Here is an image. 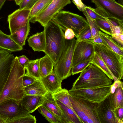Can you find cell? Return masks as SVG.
Instances as JSON below:
<instances>
[{"label":"cell","mask_w":123,"mask_h":123,"mask_svg":"<svg viewBox=\"0 0 123 123\" xmlns=\"http://www.w3.org/2000/svg\"><path fill=\"white\" fill-rule=\"evenodd\" d=\"M53 0H37L30 11L29 18L30 20L44 10Z\"/></svg>","instance_id":"obj_29"},{"label":"cell","mask_w":123,"mask_h":123,"mask_svg":"<svg viewBox=\"0 0 123 123\" xmlns=\"http://www.w3.org/2000/svg\"><path fill=\"white\" fill-rule=\"evenodd\" d=\"M71 3L70 0H53L44 10L30 21L33 23L38 22L44 28L64 7Z\"/></svg>","instance_id":"obj_9"},{"label":"cell","mask_w":123,"mask_h":123,"mask_svg":"<svg viewBox=\"0 0 123 123\" xmlns=\"http://www.w3.org/2000/svg\"></svg>","instance_id":"obj_53"},{"label":"cell","mask_w":123,"mask_h":123,"mask_svg":"<svg viewBox=\"0 0 123 123\" xmlns=\"http://www.w3.org/2000/svg\"><path fill=\"white\" fill-rule=\"evenodd\" d=\"M44 96L25 95L20 103L22 106L30 113L34 112L42 105Z\"/></svg>","instance_id":"obj_17"},{"label":"cell","mask_w":123,"mask_h":123,"mask_svg":"<svg viewBox=\"0 0 123 123\" xmlns=\"http://www.w3.org/2000/svg\"><path fill=\"white\" fill-rule=\"evenodd\" d=\"M36 119L35 116L28 115L14 117L9 120L7 123H36Z\"/></svg>","instance_id":"obj_33"},{"label":"cell","mask_w":123,"mask_h":123,"mask_svg":"<svg viewBox=\"0 0 123 123\" xmlns=\"http://www.w3.org/2000/svg\"><path fill=\"white\" fill-rule=\"evenodd\" d=\"M111 85L91 88H72L68 92L69 95L73 98L98 104L104 100L110 95Z\"/></svg>","instance_id":"obj_8"},{"label":"cell","mask_w":123,"mask_h":123,"mask_svg":"<svg viewBox=\"0 0 123 123\" xmlns=\"http://www.w3.org/2000/svg\"><path fill=\"white\" fill-rule=\"evenodd\" d=\"M30 11L25 8H19L8 15L7 20L11 34L19 28L26 25L29 19Z\"/></svg>","instance_id":"obj_15"},{"label":"cell","mask_w":123,"mask_h":123,"mask_svg":"<svg viewBox=\"0 0 123 123\" xmlns=\"http://www.w3.org/2000/svg\"><path fill=\"white\" fill-rule=\"evenodd\" d=\"M94 50V44L88 40L78 41L74 52L72 67L78 63L90 60Z\"/></svg>","instance_id":"obj_12"},{"label":"cell","mask_w":123,"mask_h":123,"mask_svg":"<svg viewBox=\"0 0 123 123\" xmlns=\"http://www.w3.org/2000/svg\"><path fill=\"white\" fill-rule=\"evenodd\" d=\"M116 111L113 107L110 94L96 106V114L100 123H123V120L117 116Z\"/></svg>","instance_id":"obj_10"},{"label":"cell","mask_w":123,"mask_h":123,"mask_svg":"<svg viewBox=\"0 0 123 123\" xmlns=\"http://www.w3.org/2000/svg\"><path fill=\"white\" fill-rule=\"evenodd\" d=\"M91 63L95 65L107 75L114 81H115L113 75L109 70L101 58L95 51L90 59Z\"/></svg>","instance_id":"obj_28"},{"label":"cell","mask_w":123,"mask_h":123,"mask_svg":"<svg viewBox=\"0 0 123 123\" xmlns=\"http://www.w3.org/2000/svg\"><path fill=\"white\" fill-rule=\"evenodd\" d=\"M25 71L15 57L3 90L0 95V103L12 99L20 102L25 96L23 79Z\"/></svg>","instance_id":"obj_1"},{"label":"cell","mask_w":123,"mask_h":123,"mask_svg":"<svg viewBox=\"0 0 123 123\" xmlns=\"http://www.w3.org/2000/svg\"><path fill=\"white\" fill-rule=\"evenodd\" d=\"M91 64L90 60L80 62L72 67L71 73L72 75L82 72L86 69Z\"/></svg>","instance_id":"obj_36"},{"label":"cell","mask_w":123,"mask_h":123,"mask_svg":"<svg viewBox=\"0 0 123 123\" xmlns=\"http://www.w3.org/2000/svg\"><path fill=\"white\" fill-rule=\"evenodd\" d=\"M109 18H114L123 21V6L112 0H92Z\"/></svg>","instance_id":"obj_11"},{"label":"cell","mask_w":123,"mask_h":123,"mask_svg":"<svg viewBox=\"0 0 123 123\" xmlns=\"http://www.w3.org/2000/svg\"><path fill=\"white\" fill-rule=\"evenodd\" d=\"M113 80L98 67L91 63L80 73L72 88L87 89L110 86L113 84Z\"/></svg>","instance_id":"obj_3"},{"label":"cell","mask_w":123,"mask_h":123,"mask_svg":"<svg viewBox=\"0 0 123 123\" xmlns=\"http://www.w3.org/2000/svg\"><path fill=\"white\" fill-rule=\"evenodd\" d=\"M8 119L9 118L6 116L0 115V123H7Z\"/></svg>","instance_id":"obj_48"},{"label":"cell","mask_w":123,"mask_h":123,"mask_svg":"<svg viewBox=\"0 0 123 123\" xmlns=\"http://www.w3.org/2000/svg\"><path fill=\"white\" fill-rule=\"evenodd\" d=\"M25 95L44 96L48 92L40 79L36 80L31 84L24 87Z\"/></svg>","instance_id":"obj_22"},{"label":"cell","mask_w":123,"mask_h":123,"mask_svg":"<svg viewBox=\"0 0 123 123\" xmlns=\"http://www.w3.org/2000/svg\"><path fill=\"white\" fill-rule=\"evenodd\" d=\"M87 40L93 43L94 44H100L104 45L103 40L99 33L96 35L93 38Z\"/></svg>","instance_id":"obj_45"},{"label":"cell","mask_w":123,"mask_h":123,"mask_svg":"<svg viewBox=\"0 0 123 123\" xmlns=\"http://www.w3.org/2000/svg\"><path fill=\"white\" fill-rule=\"evenodd\" d=\"M113 39L122 46L123 45V34L111 37Z\"/></svg>","instance_id":"obj_46"},{"label":"cell","mask_w":123,"mask_h":123,"mask_svg":"<svg viewBox=\"0 0 123 123\" xmlns=\"http://www.w3.org/2000/svg\"><path fill=\"white\" fill-rule=\"evenodd\" d=\"M123 108L120 107L117 108L116 111L117 117L123 120Z\"/></svg>","instance_id":"obj_47"},{"label":"cell","mask_w":123,"mask_h":123,"mask_svg":"<svg viewBox=\"0 0 123 123\" xmlns=\"http://www.w3.org/2000/svg\"><path fill=\"white\" fill-rule=\"evenodd\" d=\"M78 42L74 38L70 40L65 39L61 53L54 64L53 70L62 81L72 74L73 54Z\"/></svg>","instance_id":"obj_5"},{"label":"cell","mask_w":123,"mask_h":123,"mask_svg":"<svg viewBox=\"0 0 123 123\" xmlns=\"http://www.w3.org/2000/svg\"><path fill=\"white\" fill-rule=\"evenodd\" d=\"M123 83L121 80H117L113 83L111 86V93H113L116 89L117 87H123Z\"/></svg>","instance_id":"obj_43"},{"label":"cell","mask_w":123,"mask_h":123,"mask_svg":"<svg viewBox=\"0 0 123 123\" xmlns=\"http://www.w3.org/2000/svg\"><path fill=\"white\" fill-rule=\"evenodd\" d=\"M36 80L33 78L24 75L23 79V84L24 87L28 86L34 83Z\"/></svg>","instance_id":"obj_40"},{"label":"cell","mask_w":123,"mask_h":123,"mask_svg":"<svg viewBox=\"0 0 123 123\" xmlns=\"http://www.w3.org/2000/svg\"><path fill=\"white\" fill-rule=\"evenodd\" d=\"M41 78L51 73L53 71L54 64L51 58L47 55L39 59Z\"/></svg>","instance_id":"obj_25"},{"label":"cell","mask_w":123,"mask_h":123,"mask_svg":"<svg viewBox=\"0 0 123 123\" xmlns=\"http://www.w3.org/2000/svg\"><path fill=\"white\" fill-rule=\"evenodd\" d=\"M6 0H0V10Z\"/></svg>","instance_id":"obj_49"},{"label":"cell","mask_w":123,"mask_h":123,"mask_svg":"<svg viewBox=\"0 0 123 123\" xmlns=\"http://www.w3.org/2000/svg\"><path fill=\"white\" fill-rule=\"evenodd\" d=\"M55 100L62 112L65 123H83L73 110L58 101Z\"/></svg>","instance_id":"obj_24"},{"label":"cell","mask_w":123,"mask_h":123,"mask_svg":"<svg viewBox=\"0 0 123 123\" xmlns=\"http://www.w3.org/2000/svg\"><path fill=\"white\" fill-rule=\"evenodd\" d=\"M46 47L44 53L52 60L55 64L63 49L65 42L64 31L53 19L44 27Z\"/></svg>","instance_id":"obj_2"},{"label":"cell","mask_w":123,"mask_h":123,"mask_svg":"<svg viewBox=\"0 0 123 123\" xmlns=\"http://www.w3.org/2000/svg\"><path fill=\"white\" fill-rule=\"evenodd\" d=\"M72 1L81 12H82L87 6L82 2L81 0H72Z\"/></svg>","instance_id":"obj_44"},{"label":"cell","mask_w":123,"mask_h":123,"mask_svg":"<svg viewBox=\"0 0 123 123\" xmlns=\"http://www.w3.org/2000/svg\"><path fill=\"white\" fill-rule=\"evenodd\" d=\"M16 4L19 5L23 0H14Z\"/></svg>","instance_id":"obj_50"},{"label":"cell","mask_w":123,"mask_h":123,"mask_svg":"<svg viewBox=\"0 0 123 123\" xmlns=\"http://www.w3.org/2000/svg\"><path fill=\"white\" fill-rule=\"evenodd\" d=\"M37 0H23L19 5L20 9H26L31 10Z\"/></svg>","instance_id":"obj_38"},{"label":"cell","mask_w":123,"mask_h":123,"mask_svg":"<svg viewBox=\"0 0 123 123\" xmlns=\"http://www.w3.org/2000/svg\"></svg>","instance_id":"obj_52"},{"label":"cell","mask_w":123,"mask_h":123,"mask_svg":"<svg viewBox=\"0 0 123 123\" xmlns=\"http://www.w3.org/2000/svg\"><path fill=\"white\" fill-rule=\"evenodd\" d=\"M40 80L47 91L52 94L62 88V80L53 70L51 73L41 78Z\"/></svg>","instance_id":"obj_16"},{"label":"cell","mask_w":123,"mask_h":123,"mask_svg":"<svg viewBox=\"0 0 123 123\" xmlns=\"http://www.w3.org/2000/svg\"><path fill=\"white\" fill-rule=\"evenodd\" d=\"M99 33L103 40L104 45L120 55L123 56V46L113 39L111 36L100 30Z\"/></svg>","instance_id":"obj_23"},{"label":"cell","mask_w":123,"mask_h":123,"mask_svg":"<svg viewBox=\"0 0 123 123\" xmlns=\"http://www.w3.org/2000/svg\"><path fill=\"white\" fill-rule=\"evenodd\" d=\"M52 95L55 100L60 102L75 112L69 98V95L67 89L62 88L52 94Z\"/></svg>","instance_id":"obj_27"},{"label":"cell","mask_w":123,"mask_h":123,"mask_svg":"<svg viewBox=\"0 0 123 123\" xmlns=\"http://www.w3.org/2000/svg\"><path fill=\"white\" fill-rule=\"evenodd\" d=\"M39 59L30 60L28 64L24 68L26 70L25 75L30 76L35 80L41 78L39 65Z\"/></svg>","instance_id":"obj_26"},{"label":"cell","mask_w":123,"mask_h":123,"mask_svg":"<svg viewBox=\"0 0 123 123\" xmlns=\"http://www.w3.org/2000/svg\"><path fill=\"white\" fill-rule=\"evenodd\" d=\"M18 61L21 66L24 69L28 64L30 60L25 55H22L18 57Z\"/></svg>","instance_id":"obj_42"},{"label":"cell","mask_w":123,"mask_h":123,"mask_svg":"<svg viewBox=\"0 0 123 123\" xmlns=\"http://www.w3.org/2000/svg\"><path fill=\"white\" fill-rule=\"evenodd\" d=\"M118 0V2H119V3L121 5H122L123 6V0Z\"/></svg>","instance_id":"obj_51"},{"label":"cell","mask_w":123,"mask_h":123,"mask_svg":"<svg viewBox=\"0 0 123 123\" xmlns=\"http://www.w3.org/2000/svg\"><path fill=\"white\" fill-rule=\"evenodd\" d=\"M30 114L27 110L22 106L19 102L9 99L0 103V115L7 117L9 118L8 120L16 117L24 116Z\"/></svg>","instance_id":"obj_13"},{"label":"cell","mask_w":123,"mask_h":123,"mask_svg":"<svg viewBox=\"0 0 123 123\" xmlns=\"http://www.w3.org/2000/svg\"><path fill=\"white\" fill-rule=\"evenodd\" d=\"M110 94L114 110H116L119 108H123V88L117 87L113 93Z\"/></svg>","instance_id":"obj_30"},{"label":"cell","mask_w":123,"mask_h":123,"mask_svg":"<svg viewBox=\"0 0 123 123\" xmlns=\"http://www.w3.org/2000/svg\"><path fill=\"white\" fill-rule=\"evenodd\" d=\"M23 49V48L16 43L9 35L0 30V49L6 50L11 53Z\"/></svg>","instance_id":"obj_20"},{"label":"cell","mask_w":123,"mask_h":123,"mask_svg":"<svg viewBox=\"0 0 123 123\" xmlns=\"http://www.w3.org/2000/svg\"><path fill=\"white\" fill-rule=\"evenodd\" d=\"M64 32V37L65 39L71 40L74 38L75 34L73 30L71 29H66Z\"/></svg>","instance_id":"obj_41"},{"label":"cell","mask_w":123,"mask_h":123,"mask_svg":"<svg viewBox=\"0 0 123 123\" xmlns=\"http://www.w3.org/2000/svg\"><path fill=\"white\" fill-rule=\"evenodd\" d=\"M53 19L64 31L67 29H72L77 39L81 32L89 26L83 17L68 11H61Z\"/></svg>","instance_id":"obj_6"},{"label":"cell","mask_w":123,"mask_h":123,"mask_svg":"<svg viewBox=\"0 0 123 123\" xmlns=\"http://www.w3.org/2000/svg\"><path fill=\"white\" fill-rule=\"evenodd\" d=\"M69 97L75 113L83 123H100L96 111L97 104L74 98L69 95Z\"/></svg>","instance_id":"obj_7"},{"label":"cell","mask_w":123,"mask_h":123,"mask_svg":"<svg viewBox=\"0 0 123 123\" xmlns=\"http://www.w3.org/2000/svg\"><path fill=\"white\" fill-rule=\"evenodd\" d=\"M85 9L89 16L94 20L108 18L105 13L98 8H93L87 6Z\"/></svg>","instance_id":"obj_32"},{"label":"cell","mask_w":123,"mask_h":123,"mask_svg":"<svg viewBox=\"0 0 123 123\" xmlns=\"http://www.w3.org/2000/svg\"><path fill=\"white\" fill-rule=\"evenodd\" d=\"M94 50L101 58L115 80L123 79V56L101 44H94Z\"/></svg>","instance_id":"obj_4"},{"label":"cell","mask_w":123,"mask_h":123,"mask_svg":"<svg viewBox=\"0 0 123 123\" xmlns=\"http://www.w3.org/2000/svg\"><path fill=\"white\" fill-rule=\"evenodd\" d=\"M14 58L11 53L0 49V95L8 77Z\"/></svg>","instance_id":"obj_14"},{"label":"cell","mask_w":123,"mask_h":123,"mask_svg":"<svg viewBox=\"0 0 123 123\" xmlns=\"http://www.w3.org/2000/svg\"><path fill=\"white\" fill-rule=\"evenodd\" d=\"M28 45L35 51L44 52L46 47L44 31L30 36L27 40Z\"/></svg>","instance_id":"obj_19"},{"label":"cell","mask_w":123,"mask_h":123,"mask_svg":"<svg viewBox=\"0 0 123 123\" xmlns=\"http://www.w3.org/2000/svg\"><path fill=\"white\" fill-rule=\"evenodd\" d=\"M39 112L51 123H60L56 116L46 107L42 105L37 109Z\"/></svg>","instance_id":"obj_31"},{"label":"cell","mask_w":123,"mask_h":123,"mask_svg":"<svg viewBox=\"0 0 123 123\" xmlns=\"http://www.w3.org/2000/svg\"><path fill=\"white\" fill-rule=\"evenodd\" d=\"M95 20L101 31L110 36H112V32L110 25L105 19H98Z\"/></svg>","instance_id":"obj_35"},{"label":"cell","mask_w":123,"mask_h":123,"mask_svg":"<svg viewBox=\"0 0 123 123\" xmlns=\"http://www.w3.org/2000/svg\"><path fill=\"white\" fill-rule=\"evenodd\" d=\"M82 12L86 17L87 21L88 23L91 30L92 39H93L99 34L100 30L95 20L89 16L85 9Z\"/></svg>","instance_id":"obj_34"},{"label":"cell","mask_w":123,"mask_h":123,"mask_svg":"<svg viewBox=\"0 0 123 123\" xmlns=\"http://www.w3.org/2000/svg\"><path fill=\"white\" fill-rule=\"evenodd\" d=\"M29 19L26 25L17 29L9 36L20 46L23 47L25 45V41L29 34L30 25Z\"/></svg>","instance_id":"obj_21"},{"label":"cell","mask_w":123,"mask_h":123,"mask_svg":"<svg viewBox=\"0 0 123 123\" xmlns=\"http://www.w3.org/2000/svg\"><path fill=\"white\" fill-rule=\"evenodd\" d=\"M44 97L42 105L51 111L57 117L60 123H65L62 112L52 94L48 92Z\"/></svg>","instance_id":"obj_18"},{"label":"cell","mask_w":123,"mask_h":123,"mask_svg":"<svg viewBox=\"0 0 123 123\" xmlns=\"http://www.w3.org/2000/svg\"><path fill=\"white\" fill-rule=\"evenodd\" d=\"M105 19L109 23L112 32L111 37L118 36L121 34H123V27L115 26L111 24L108 19Z\"/></svg>","instance_id":"obj_39"},{"label":"cell","mask_w":123,"mask_h":123,"mask_svg":"<svg viewBox=\"0 0 123 123\" xmlns=\"http://www.w3.org/2000/svg\"><path fill=\"white\" fill-rule=\"evenodd\" d=\"M92 39L91 29L89 26L82 31L77 39L78 41L86 40Z\"/></svg>","instance_id":"obj_37"}]
</instances>
